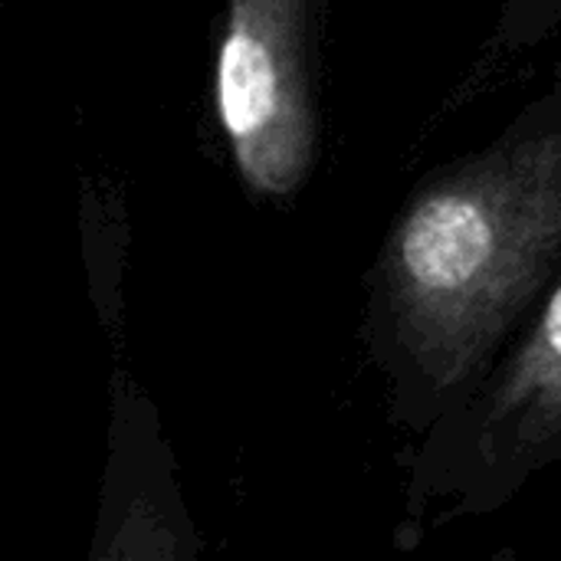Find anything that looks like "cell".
I'll return each mask as SVG.
<instances>
[{
  "mask_svg": "<svg viewBox=\"0 0 561 561\" xmlns=\"http://www.w3.org/2000/svg\"><path fill=\"white\" fill-rule=\"evenodd\" d=\"M561 279V89L431 174L368 273L365 355L424 437L493 371Z\"/></svg>",
  "mask_w": 561,
  "mask_h": 561,
  "instance_id": "obj_1",
  "label": "cell"
},
{
  "mask_svg": "<svg viewBox=\"0 0 561 561\" xmlns=\"http://www.w3.org/2000/svg\"><path fill=\"white\" fill-rule=\"evenodd\" d=\"M561 463V279L526 319L483 385L421 437L411 510L483 516Z\"/></svg>",
  "mask_w": 561,
  "mask_h": 561,
  "instance_id": "obj_2",
  "label": "cell"
},
{
  "mask_svg": "<svg viewBox=\"0 0 561 561\" xmlns=\"http://www.w3.org/2000/svg\"><path fill=\"white\" fill-rule=\"evenodd\" d=\"M312 0H227L214 62V112L243 184L286 201L312 174Z\"/></svg>",
  "mask_w": 561,
  "mask_h": 561,
  "instance_id": "obj_3",
  "label": "cell"
}]
</instances>
